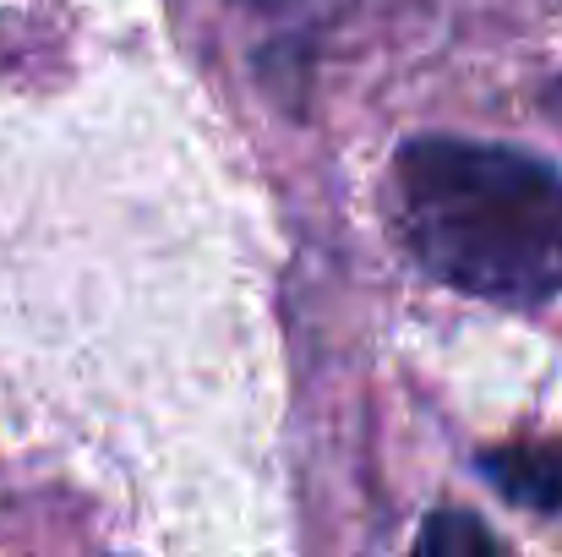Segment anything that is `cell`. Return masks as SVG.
<instances>
[{
	"instance_id": "obj_1",
	"label": "cell",
	"mask_w": 562,
	"mask_h": 557,
	"mask_svg": "<svg viewBox=\"0 0 562 557\" xmlns=\"http://www.w3.org/2000/svg\"><path fill=\"white\" fill-rule=\"evenodd\" d=\"M398 235L448 290L492 307L562 296V176L503 143L415 137L393 159Z\"/></svg>"
},
{
	"instance_id": "obj_2",
	"label": "cell",
	"mask_w": 562,
	"mask_h": 557,
	"mask_svg": "<svg viewBox=\"0 0 562 557\" xmlns=\"http://www.w3.org/2000/svg\"><path fill=\"white\" fill-rule=\"evenodd\" d=\"M481 476L519 509H562V448L558 443H508L481 454Z\"/></svg>"
},
{
	"instance_id": "obj_3",
	"label": "cell",
	"mask_w": 562,
	"mask_h": 557,
	"mask_svg": "<svg viewBox=\"0 0 562 557\" xmlns=\"http://www.w3.org/2000/svg\"><path fill=\"white\" fill-rule=\"evenodd\" d=\"M415 547L420 553H503V542L475 520V514H464V509H442V514H431L426 520V531L415 536Z\"/></svg>"
},
{
	"instance_id": "obj_4",
	"label": "cell",
	"mask_w": 562,
	"mask_h": 557,
	"mask_svg": "<svg viewBox=\"0 0 562 557\" xmlns=\"http://www.w3.org/2000/svg\"><path fill=\"white\" fill-rule=\"evenodd\" d=\"M240 5H257V11H284V5H295V0H240Z\"/></svg>"
}]
</instances>
